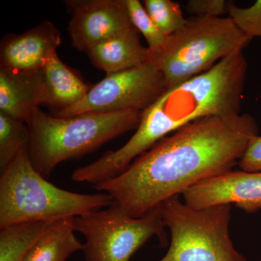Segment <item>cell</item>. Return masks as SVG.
<instances>
[{"instance_id":"obj_1","label":"cell","mask_w":261,"mask_h":261,"mask_svg":"<svg viewBox=\"0 0 261 261\" xmlns=\"http://www.w3.org/2000/svg\"><path fill=\"white\" fill-rule=\"evenodd\" d=\"M258 133L249 113L201 118L163 137L119 176L93 187L137 219L199 182L231 171Z\"/></svg>"},{"instance_id":"obj_2","label":"cell","mask_w":261,"mask_h":261,"mask_svg":"<svg viewBox=\"0 0 261 261\" xmlns=\"http://www.w3.org/2000/svg\"><path fill=\"white\" fill-rule=\"evenodd\" d=\"M247 61L243 51L166 89L142 112L137 132L149 145L192 122L241 113Z\"/></svg>"},{"instance_id":"obj_3","label":"cell","mask_w":261,"mask_h":261,"mask_svg":"<svg viewBox=\"0 0 261 261\" xmlns=\"http://www.w3.org/2000/svg\"><path fill=\"white\" fill-rule=\"evenodd\" d=\"M142 115L139 111H118L57 117L35 108L27 123L33 166L47 178L60 163L83 156L129 130H137Z\"/></svg>"},{"instance_id":"obj_4","label":"cell","mask_w":261,"mask_h":261,"mask_svg":"<svg viewBox=\"0 0 261 261\" xmlns=\"http://www.w3.org/2000/svg\"><path fill=\"white\" fill-rule=\"evenodd\" d=\"M29 147L0 176V228L35 221L76 217L101 210L114 200L107 193H75L48 181L33 166Z\"/></svg>"},{"instance_id":"obj_5","label":"cell","mask_w":261,"mask_h":261,"mask_svg":"<svg viewBox=\"0 0 261 261\" xmlns=\"http://www.w3.org/2000/svg\"><path fill=\"white\" fill-rule=\"evenodd\" d=\"M251 40L228 16H192L168 35L159 49L149 51V61L163 73L166 89H171L243 51Z\"/></svg>"},{"instance_id":"obj_6","label":"cell","mask_w":261,"mask_h":261,"mask_svg":"<svg viewBox=\"0 0 261 261\" xmlns=\"http://www.w3.org/2000/svg\"><path fill=\"white\" fill-rule=\"evenodd\" d=\"M161 207L171 243L159 261H248L230 238L231 205L195 209L176 195Z\"/></svg>"},{"instance_id":"obj_7","label":"cell","mask_w":261,"mask_h":261,"mask_svg":"<svg viewBox=\"0 0 261 261\" xmlns=\"http://www.w3.org/2000/svg\"><path fill=\"white\" fill-rule=\"evenodd\" d=\"M74 224L85 238V261H130L152 237L162 245L168 241L161 205L135 219L114 201L106 208L74 217Z\"/></svg>"},{"instance_id":"obj_8","label":"cell","mask_w":261,"mask_h":261,"mask_svg":"<svg viewBox=\"0 0 261 261\" xmlns=\"http://www.w3.org/2000/svg\"><path fill=\"white\" fill-rule=\"evenodd\" d=\"M166 89L163 73L148 61L137 68L107 75L93 85L80 102L56 113V116L92 112H143Z\"/></svg>"},{"instance_id":"obj_9","label":"cell","mask_w":261,"mask_h":261,"mask_svg":"<svg viewBox=\"0 0 261 261\" xmlns=\"http://www.w3.org/2000/svg\"><path fill=\"white\" fill-rule=\"evenodd\" d=\"M68 25L72 45L86 53L99 43L134 28L126 0H71Z\"/></svg>"},{"instance_id":"obj_10","label":"cell","mask_w":261,"mask_h":261,"mask_svg":"<svg viewBox=\"0 0 261 261\" xmlns=\"http://www.w3.org/2000/svg\"><path fill=\"white\" fill-rule=\"evenodd\" d=\"M195 209L234 204L248 214L261 210V171H229L199 182L181 194Z\"/></svg>"},{"instance_id":"obj_11","label":"cell","mask_w":261,"mask_h":261,"mask_svg":"<svg viewBox=\"0 0 261 261\" xmlns=\"http://www.w3.org/2000/svg\"><path fill=\"white\" fill-rule=\"evenodd\" d=\"M61 41V33L49 20L23 34L8 35L1 42L0 68L17 73L39 71Z\"/></svg>"},{"instance_id":"obj_12","label":"cell","mask_w":261,"mask_h":261,"mask_svg":"<svg viewBox=\"0 0 261 261\" xmlns=\"http://www.w3.org/2000/svg\"><path fill=\"white\" fill-rule=\"evenodd\" d=\"M43 104L41 70L23 73L0 68V112L27 123L33 111Z\"/></svg>"},{"instance_id":"obj_13","label":"cell","mask_w":261,"mask_h":261,"mask_svg":"<svg viewBox=\"0 0 261 261\" xmlns=\"http://www.w3.org/2000/svg\"><path fill=\"white\" fill-rule=\"evenodd\" d=\"M87 54L92 64L107 75L132 69L149 61L148 48L142 45L135 27L99 43Z\"/></svg>"},{"instance_id":"obj_14","label":"cell","mask_w":261,"mask_h":261,"mask_svg":"<svg viewBox=\"0 0 261 261\" xmlns=\"http://www.w3.org/2000/svg\"><path fill=\"white\" fill-rule=\"evenodd\" d=\"M44 104L56 108L57 113L75 106L93 85L85 83L60 59L56 51L46 58L42 69Z\"/></svg>"},{"instance_id":"obj_15","label":"cell","mask_w":261,"mask_h":261,"mask_svg":"<svg viewBox=\"0 0 261 261\" xmlns=\"http://www.w3.org/2000/svg\"><path fill=\"white\" fill-rule=\"evenodd\" d=\"M75 231L74 217L62 220L38 240L23 261H66L83 248Z\"/></svg>"},{"instance_id":"obj_16","label":"cell","mask_w":261,"mask_h":261,"mask_svg":"<svg viewBox=\"0 0 261 261\" xmlns=\"http://www.w3.org/2000/svg\"><path fill=\"white\" fill-rule=\"evenodd\" d=\"M63 219L21 223L1 228L0 261H23L38 240Z\"/></svg>"},{"instance_id":"obj_17","label":"cell","mask_w":261,"mask_h":261,"mask_svg":"<svg viewBox=\"0 0 261 261\" xmlns=\"http://www.w3.org/2000/svg\"><path fill=\"white\" fill-rule=\"evenodd\" d=\"M30 130L27 123L0 112V170L5 171L25 147H29Z\"/></svg>"},{"instance_id":"obj_18","label":"cell","mask_w":261,"mask_h":261,"mask_svg":"<svg viewBox=\"0 0 261 261\" xmlns=\"http://www.w3.org/2000/svg\"><path fill=\"white\" fill-rule=\"evenodd\" d=\"M146 11L166 35L179 30L187 21L180 5L171 0H145Z\"/></svg>"},{"instance_id":"obj_19","label":"cell","mask_w":261,"mask_h":261,"mask_svg":"<svg viewBox=\"0 0 261 261\" xmlns=\"http://www.w3.org/2000/svg\"><path fill=\"white\" fill-rule=\"evenodd\" d=\"M126 4L130 21L137 31L143 34L149 51H157L162 47L168 36L154 23L140 1L126 0Z\"/></svg>"},{"instance_id":"obj_20","label":"cell","mask_w":261,"mask_h":261,"mask_svg":"<svg viewBox=\"0 0 261 261\" xmlns=\"http://www.w3.org/2000/svg\"><path fill=\"white\" fill-rule=\"evenodd\" d=\"M228 14L247 37L261 39V0L247 8H240L231 3Z\"/></svg>"},{"instance_id":"obj_21","label":"cell","mask_w":261,"mask_h":261,"mask_svg":"<svg viewBox=\"0 0 261 261\" xmlns=\"http://www.w3.org/2000/svg\"><path fill=\"white\" fill-rule=\"evenodd\" d=\"M230 4L225 0H190L186 9L194 16L222 17L228 13Z\"/></svg>"},{"instance_id":"obj_22","label":"cell","mask_w":261,"mask_h":261,"mask_svg":"<svg viewBox=\"0 0 261 261\" xmlns=\"http://www.w3.org/2000/svg\"><path fill=\"white\" fill-rule=\"evenodd\" d=\"M238 165L247 172L261 171V136L252 137Z\"/></svg>"}]
</instances>
